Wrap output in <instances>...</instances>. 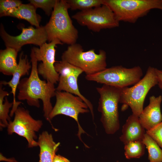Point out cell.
<instances>
[{
	"label": "cell",
	"mask_w": 162,
	"mask_h": 162,
	"mask_svg": "<svg viewBox=\"0 0 162 162\" xmlns=\"http://www.w3.org/2000/svg\"><path fill=\"white\" fill-rule=\"evenodd\" d=\"M96 89L100 95L98 109L101 114L100 121L106 133L114 134L120 127L118 104L122 89L103 84Z\"/></svg>",
	"instance_id": "cell-3"
},
{
	"label": "cell",
	"mask_w": 162,
	"mask_h": 162,
	"mask_svg": "<svg viewBox=\"0 0 162 162\" xmlns=\"http://www.w3.org/2000/svg\"><path fill=\"white\" fill-rule=\"evenodd\" d=\"M146 133L152 138L162 149V122Z\"/></svg>",
	"instance_id": "cell-26"
},
{
	"label": "cell",
	"mask_w": 162,
	"mask_h": 162,
	"mask_svg": "<svg viewBox=\"0 0 162 162\" xmlns=\"http://www.w3.org/2000/svg\"><path fill=\"white\" fill-rule=\"evenodd\" d=\"M31 63L27 55H24L23 52H21L19 56L17 67L13 73L11 79L8 81H0V84L3 86H8L11 89V93L13 97V105L10 114L11 117L13 116L19 106L22 103L21 101H17L16 100V90L21 77L29 74L30 70L32 68Z\"/></svg>",
	"instance_id": "cell-14"
},
{
	"label": "cell",
	"mask_w": 162,
	"mask_h": 162,
	"mask_svg": "<svg viewBox=\"0 0 162 162\" xmlns=\"http://www.w3.org/2000/svg\"><path fill=\"white\" fill-rule=\"evenodd\" d=\"M36 8L31 3L21 4L19 6L5 13L3 16H10L28 21L36 28L40 26V17L36 13Z\"/></svg>",
	"instance_id": "cell-18"
},
{
	"label": "cell",
	"mask_w": 162,
	"mask_h": 162,
	"mask_svg": "<svg viewBox=\"0 0 162 162\" xmlns=\"http://www.w3.org/2000/svg\"><path fill=\"white\" fill-rule=\"evenodd\" d=\"M148 153L149 162H162V149L146 133L142 140Z\"/></svg>",
	"instance_id": "cell-21"
},
{
	"label": "cell",
	"mask_w": 162,
	"mask_h": 162,
	"mask_svg": "<svg viewBox=\"0 0 162 162\" xmlns=\"http://www.w3.org/2000/svg\"><path fill=\"white\" fill-rule=\"evenodd\" d=\"M72 10H86L104 4V0H65Z\"/></svg>",
	"instance_id": "cell-23"
},
{
	"label": "cell",
	"mask_w": 162,
	"mask_h": 162,
	"mask_svg": "<svg viewBox=\"0 0 162 162\" xmlns=\"http://www.w3.org/2000/svg\"><path fill=\"white\" fill-rule=\"evenodd\" d=\"M56 102L49 115L51 120L56 116L63 115L74 119L77 123L78 131L77 136L86 148L89 147L83 142L81 138L82 134L86 132L80 125L78 120L80 114L88 112L89 110L87 104L79 97L64 92L56 91Z\"/></svg>",
	"instance_id": "cell-9"
},
{
	"label": "cell",
	"mask_w": 162,
	"mask_h": 162,
	"mask_svg": "<svg viewBox=\"0 0 162 162\" xmlns=\"http://www.w3.org/2000/svg\"><path fill=\"white\" fill-rule=\"evenodd\" d=\"M80 26H86L89 30L99 32L102 29L117 27L119 22L107 5L101 6L89 10L79 11L72 16Z\"/></svg>",
	"instance_id": "cell-8"
},
{
	"label": "cell",
	"mask_w": 162,
	"mask_h": 162,
	"mask_svg": "<svg viewBox=\"0 0 162 162\" xmlns=\"http://www.w3.org/2000/svg\"><path fill=\"white\" fill-rule=\"evenodd\" d=\"M158 83L155 68L150 66L144 77L138 82L130 87L122 89L119 103L129 106L132 114L139 117L143 109L147 93Z\"/></svg>",
	"instance_id": "cell-6"
},
{
	"label": "cell",
	"mask_w": 162,
	"mask_h": 162,
	"mask_svg": "<svg viewBox=\"0 0 162 162\" xmlns=\"http://www.w3.org/2000/svg\"><path fill=\"white\" fill-rule=\"evenodd\" d=\"M62 60L67 62L82 70L86 75L100 72L106 68V52L100 50L98 54L94 49L85 51L80 44L69 45L62 53Z\"/></svg>",
	"instance_id": "cell-4"
},
{
	"label": "cell",
	"mask_w": 162,
	"mask_h": 162,
	"mask_svg": "<svg viewBox=\"0 0 162 162\" xmlns=\"http://www.w3.org/2000/svg\"><path fill=\"white\" fill-rule=\"evenodd\" d=\"M116 162H118V161H117Z\"/></svg>",
	"instance_id": "cell-30"
},
{
	"label": "cell",
	"mask_w": 162,
	"mask_h": 162,
	"mask_svg": "<svg viewBox=\"0 0 162 162\" xmlns=\"http://www.w3.org/2000/svg\"><path fill=\"white\" fill-rule=\"evenodd\" d=\"M18 51L10 47L0 51V72L7 76H12L18 63L16 58Z\"/></svg>",
	"instance_id": "cell-19"
},
{
	"label": "cell",
	"mask_w": 162,
	"mask_h": 162,
	"mask_svg": "<svg viewBox=\"0 0 162 162\" xmlns=\"http://www.w3.org/2000/svg\"><path fill=\"white\" fill-rule=\"evenodd\" d=\"M0 161L7 162H18L14 158H7L3 156L2 153H0Z\"/></svg>",
	"instance_id": "cell-29"
},
{
	"label": "cell",
	"mask_w": 162,
	"mask_h": 162,
	"mask_svg": "<svg viewBox=\"0 0 162 162\" xmlns=\"http://www.w3.org/2000/svg\"><path fill=\"white\" fill-rule=\"evenodd\" d=\"M117 20L132 23L154 9L162 10V0H104Z\"/></svg>",
	"instance_id": "cell-5"
},
{
	"label": "cell",
	"mask_w": 162,
	"mask_h": 162,
	"mask_svg": "<svg viewBox=\"0 0 162 162\" xmlns=\"http://www.w3.org/2000/svg\"><path fill=\"white\" fill-rule=\"evenodd\" d=\"M65 0H57L49 22L45 26L50 42L55 39L69 45L76 43L78 32L73 24Z\"/></svg>",
	"instance_id": "cell-2"
},
{
	"label": "cell",
	"mask_w": 162,
	"mask_h": 162,
	"mask_svg": "<svg viewBox=\"0 0 162 162\" xmlns=\"http://www.w3.org/2000/svg\"><path fill=\"white\" fill-rule=\"evenodd\" d=\"M52 162H70L66 158L60 155L56 154Z\"/></svg>",
	"instance_id": "cell-28"
},
{
	"label": "cell",
	"mask_w": 162,
	"mask_h": 162,
	"mask_svg": "<svg viewBox=\"0 0 162 162\" xmlns=\"http://www.w3.org/2000/svg\"><path fill=\"white\" fill-rule=\"evenodd\" d=\"M38 142L40 149L39 162H52L60 143H56L52 134L46 131L39 135Z\"/></svg>",
	"instance_id": "cell-17"
},
{
	"label": "cell",
	"mask_w": 162,
	"mask_h": 162,
	"mask_svg": "<svg viewBox=\"0 0 162 162\" xmlns=\"http://www.w3.org/2000/svg\"><path fill=\"white\" fill-rule=\"evenodd\" d=\"M54 67L55 70L59 75L56 91L67 92L80 98L87 105L94 119L93 105L89 100L81 94L77 84L78 77L83 72L82 70L62 60L57 61L55 64Z\"/></svg>",
	"instance_id": "cell-11"
},
{
	"label": "cell",
	"mask_w": 162,
	"mask_h": 162,
	"mask_svg": "<svg viewBox=\"0 0 162 162\" xmlns=\"http://www.w3.org/2000/svg\"><path fill=\"white\" fill-rule=\"evenodd\" d=\"M148 105L143 109L139 116L141 124L148 130L162 122L161 104L162 96L152 95L149 98Z\"/></svg>",
	"instance_id": "cell-15"
},
{
	"label": "cell",
	"mask_w": 162,
	"mask_h": 162,
	"mask_svg": "<svg viewBox=\"0 0 162 162\" xmlns=\"http://www.w3.org/2000/svg\"><path fill=\"white\" fill-rule=\"evenodd\" d=\"M145 146L142 140L130 142L124 144V154L126 158H139L145 153Z\"/></svg>",
	"instance_id": "cell-22"
},
{
	"label": "cell",
	"mask_w": 162,
	"mask_h": 162,
	"mask_svg": "<svg viewBox=\"0 0 162 162\" xmlns=\"http://www.w3.org/2000/svg\"><path fill=\"white\" fill-rule=\"evenodd\" d=\"M63 44L59 40L55 39L49 43L43 44L40 48L34 47V52L38 61H41L38 66L39 74L46 81L56 84L58 82L59 75L54 67L55 60V47L58 44Z\"/></svg>",
	"instance_id": "cell-12"
},
{
	"label": "cell",
	"mask_w": 162,
	"mask_h": 162,
	"mask_svg": "<svg viewBox=\"0 0 162 162\" xmlns=\"http://www.w3.org/2000/svg\"><path fill=\"white\" fill-rule=\"evenodd\" d=\"M122 132L119 139L124 145L131 141L142 140L146 133L139 117L133 114L127 119Z\"/></svg>",
	"instance_id": "cell-16"
},
{
	"label": "cell",
	"mask_w": 162,
	"mask_h": 162,
	"mask_svg": "<svg viewBox=\"0 0 162 162\" xmlns=\"http://www.w3.org/2000/svg\"><path fill=\"white\" fill-rule=\"evenodd\" d=\"M3 86L0 84V128L1 130L3 128L7 127L9 122L11 120L8 113L10 109L12 107L13 102H10L7 96L9 94L3 88Z\"/></svg>",
	"instance_id": "cell-20"
},
{
	"label": "cell",
	"mask_w": 162,
	"mask_h": 162,
	"mask_svg": "<svg viewBox=\"0 0 162 162\" xmlns=\"http://www.w3.org/2000/svg\"><path fill=\"white\" fill-rule=\"evenodd\" d=\"M0 34L6 47L13 48L18 52L25 45L33 44L40 47L48 40L45 26H40L36 28L31 26L27 28L22 27L21 33L14 36L8 34L2 24Z\"/></svg>",
	"instance_id": "cell-13"
},
{
	"label": "cell",
	"mask_w": 162,
	"mask_h": 162,
	"mask_svg": "<svg viewBox=\"0 0 162 162\" xmlns=\"http://www.w3.org/2000/svg\"><path fill=\"white\" fill-rule=\"evenodd\" d=\"M28 1L36 8L42 9L49 16L52 14L57 0H29Z\"/></svg>",
	"instance_id": "cell-24"
},
{
	"label": "cell",
	"mask_w": 162,
	"mask_h": 162,
	"mask_svg": "<svg viewBox=\"0 0 162 162\" xmlns=\"http://www.w3.org/2000/svg\"><path fill=\"white\" fill-rule=\"evenodd\" d=\"M13 121L9 122L7 127L8 134L16 133L27 140L29 148L38 146L36 132L43 125L42 121L36 120L30 115L29 111L23 107L19 106L14 113Z\"/></svg>",
	"instance_id": "cell-10"
},
{
	"label": "cell",
	"mask_w": 162,
	"mask_h": 162,
	"mask_svg": "<svg viewBox=\"0 0 162 162\" xmlns=\"http://www.w3.org/2000/svg\"><path fill=\"white\" fill-rule=\"evenodd\" d=\"M32 68L29 76L20 80L17 88V98L19 100H26L28 105L37 108L40 106L39 100L43 103L44 116L55 131L58 130L53 126L49 115L53 107L51 98L55 96L56 89L54 84L41 80L38 70V61L32 49L30 54Z\"/></svg>",
	"instance_id": "cell-1"
},
{
	"label": "cell",
	"mask_w": 162,
	"mask_h": 162,
	"mask_svg": "<svg viewBox=\"0 0 162 162\" xmlns=\"http://www.w3.org/2000/svg\"><path fill=\"white\" fill-rule=\"evenodd\" d=\"M155 72L158 79V85L162 90V70L155 68Z\"/></svg>",
	"instance_id": "cell-27"
},
{
	"label": "cell",
	"mask_w": 162,
	"mask_h": 162,
	"mask_svg": "<svg viewBox=\"0 0 162 162\" xmlns=\"http://www.w3.org/2000/svg\"><path fill=\"white\" fill-rule=\"evenodd\" d=\"M22 4V2L19 0H0V17L3 16L7 12L18 7Z\"/></svg>",
	"instance_id": "cell-25"
},
{
	"label": "cell",
	"mask_w": 162,
	"mask_h": 162,
	"mask_svg": "<svg viewBox=\"0 0 162 162\" xmlns=\"http://www.w3.org/2000/svg\"><path fill=\"white\" fill-rule=\"evenodd\" d=\"M142 71L139 66L127 68L121 65L112 66L93 74L86 75V79L120 88L134 85L141 79Z\"/></svg>",
	"instance_id": "cell-7"
}]
</instances>
